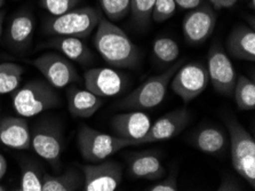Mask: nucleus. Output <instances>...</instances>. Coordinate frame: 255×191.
<instances>
[{"label": "nucleus", "mask_w": 255, "mask_h": 191, "mask_svg": "<svg viewBox=\"0 0 255 191\" xmlns=\"http://www.w3.org/2000/svg\"><path fill=\"white\" fill-rule=\"evenodd\" d=\"M94 46L108 64L121 69H134L140 61V53L134 42L119 26L101 16L96 26Z\"/></svg>", "instance_id": "1"}, {"label": "nucleus", "mask_w": 255, "mask_h": 191, "mask_svg": "<svg viewBox=\"0 0 255 191\" xmlns=\"http://www.w3.org/2000/svg\"><path fill=\"white\" fill-rule=\"evenodd\" d=\"M184 63V60H180L160 75L148 78L132 93L124 97L118 103V107L122 110H146L159 105L165 99L174 73Z\"/></svg>", "instance_id": "2"}, {"label": "nucleus", "mask_w": 255, "mask_h": 191, "mask_svg": "<svg viewBox=\"0 0 255 191\" xmlns=\"http://www.w3.org/2000/svg\"><path fill=\"white\" fill-rule=\"evenodd\" d=\"M61 103L56 89L46 80L33 79L14 91L13 107L16 114L24 118L37 116Z\"/></svg>", "instance_id": "3"}, {"label": "nucleus", "mask_w": 255, "mask_h": 191, "mask_svg": "<svg viewBox=\"0 0 255 191\" xmlns=\"http://www.w3.org/2000/svg\"><path fill=\"white\" fill-rule=\"evenodd\" d=\"M230 135L231 162L236 172L255 188V141L243 125L234 117H227Z\"/></svg>", "instance_id": "4"}, {"label": "nucleus", "mask_w": 255, "mask_h": 191, "mask_svg": "<svg viewBox=\"0 0 255 191\" xmlns=\"http://www.w3.org/2000/svg\"><path fill=\"white\" fill-rule=\"evenodd\" d=\"M102 15L93 7L73 8L67 13L54 16L46 23V32L53 36L86 38L96 29Z\"/></svg>", "instance_id": "5"}, {"label": "nucleus", "mask_w": 255, "mask_h": 191, "mask_svg": "<svg viewBox=\"0 0 255 191\" xmlns=\"http://www.w3.org/2000/svg\"><path fill=\"white\" fill-rule=\"evenodd\" d=\"M128 146L132 144L127 140L96 131L87 125H83L78 132L80 155L85 161L91 164L106 161Z\"/></svg>", "instance_id": "6"}, {"label": "nucleus", "mask_w": 255, "mask_h": 191, "mask_svg": "<svg viewBox=\"0 0 255 191\" xmlns=\"http://www.w3.org/2000/svg\"><path fill=\"white\" fill-rule=\"evenodd\" d=\"M210 83L206 65L199 62H191L181 65L174 73L171 80V88L185 103L194 101L199 96Z\"/></svg>", "instance_id": "7"}, {"label": "nucleus", "mask_w": 255, "mask_h": 191, "mask_svg": "<svg viewBox=\"0 0 255 191\" xmlns=\"http://www.w3.org/2000/svg\"><path fill=\"white\" fill-rule=\"evenodd\" d=\"M45 80L54 88H64L78 83L79 75L72 62L59 53H45L31 61Z\"/></svg>", "instance_id": "8"}, {"label": "nucleus", "mask_w": 255, "mask_h": 191, "mask_svg": "<svg viewBox=\"0 0 255 191\" xmlns=\"http://www.w3.org/2000/svg\"><path fill=\"white\" fill-rule=\"evenodd\" d=\"M206 68L210 81L215 91L228 97L233 96L237 73L233 62L219 42H215L208 50Z\"/></svg>", "instance_id": "9"}, {"label": "nucleus", "mask_w": 255, "mask_h": 191, "mask_svg": "<svg viewBox=\"0 0 255 191\" xmlns=\"http://www.w3.org/2000/svg\"><path fill=\"white\" fill-rule=\"evenodd\" d=\"M85 191H115L123 181V167L111 159L84 166Z\"/></svg>", "instance_id": "10"}, {"label": "nucleus", "mask_w": 255, "mask_h": 191, "mask_svg": "<svg viewBox=\"0 0 255 191\" xmlns=\"http://www.w3.org/2000/svg\"><path fill=\"white\" fill-rule=\"evenodd\" d=\"M216 25V14L208 5L192 9L182 23L183 36L189 44L198 45L212 36Z\"/></svg>", "instance_id": "11"}, {"label": "nucleus", "mask_w": 255, "mask_h": 191, "mask_svg": "<svg viewBox=\"0 0 255 191\" xmlns=\"http://www.w3.org/2000/svg\"><path fill=\"white\" fill-rule=\"evenodd\" d=\"M151 119L142 110H128L116 115L110 125L114 135L127 140L130 144H138L151 126Z\"/></svg>", "instance_id": "12"}, {"label": "nucleus", "mask_w": 255, "mask_h": 191, "mask_svg": "<svg viewBox=\"0 0 255 191\" xmlns=\"http://www.w3.org/2000/svg\"><path fill=\"white\" fill-rule=\"evenodd\" d=\"M85 88L100 97H110L122 93L126 78L111 68H93L84 73Z\"/></svg>", "instance_id": "13"}, {"label": "nucleus", "mask_w": 255, "mask_h": 191, "mask_svg": "<svg viewBox=\"0 0 255 191\" xmlns=\"http://www.w3.org/2000/svg\"><path fill=\"white\" fill-rule=\"evenodd\" d=\"M190 119L191 114L187 109H179V110L168 112L158 119L156 123L151 124L148 133L138 144L165 141V140L175 138L188 126Z\"/></svg>", "instance_id": "14"}, {"label": "nucleus", "mask_w": 255, "mask_h": 191, "mask_svg": "<svg viewBox=\"0 0 255 191\" xmlns=\"http://www.w3.org/2000/svg\"><path fill=\"white\" fill-rule=\"evenodd\" d=\"M31 147L38 156L53 165H59L62 154V135L56 126L45 124L33 128Z\"/></svg>", "instance_id": "15"}, {"label": "nucleus", "mask_w": 255, "mask_h": 191, "mask_svg": "<svg viewBox=\"0 0 255 191\" xmlns=\"http://www.w3.org/2000/svg\"><path fill=\"white\" fill-rule=\"evenodd\" d=\"M0 143L16 150L31 147V131L24 117H5L0 122Z\"/></svg>", "instance_id": "16"}, {"label": "nucleus", "mask_w": 255, "mask_h": 191, "mask_svg": "<svg viewBox=\"0 0 255 191\" xmlns=\"http://www.w3.org/2000/svg\"><path fill=\"white\" fill-rule=\"evenodd\" d=\"M228 53L234 58L255 61V31L247 25H237L227 38Z\"/></svg>", "instance_id": "17"}, {"label": "nucleus", "mask_w": 255, "mask_h": 191, "mask_svg": "<svg viewBox=\"0 0 255 191\" xmlns=\"http://www.w3.org/2000/svg\"><path fill=\"white\" fill-rule=\"evenodd\" d=\"M69 112L76 118H91L102 107V97L86 88L71 86L67 92Z\"/></svg>", "instance_id": "18"}, {"label": "nucleus", "mask_w": 255, "mask_h": 191, "mask_svg": "<svg viewBox=\"0 0 255 191\" xmlns=\"http://www.w3.org/2000/svg\"><path fill=\"white\" fill-rule=\"evenodd\" d=\"M128 172L135 179L156 181L164 178L166 171L157 155L150 151H143L129 158Z\"/></svg>", "instance_id": "19"}, {"label": "nucleus", "mask_w": 255, "mask_h": 191, "mask_svg": "<svg viewBox=\"0 0 255 191\" xmlns=\"http://www.w3.org/2000/svg\"><path fill=\"white\" fill-rule=\"evenodd\" d=\"M46 46L57 49L69 60L79 64H90L94 58L92 50L80 38L55 36Z\"/></svg>", "instance_id": "20"}, {"label": "nucleus", "mask_w": 255, "mask_h": 191, "mask_svg": "<svg viewBox=\"0 0 255 191\" xmlns=\"http://www.w3.org/2000/svg\"><path fill=\"white\" fill-rule=\"evenodd\" d=\"M192 143L197 149L204 154L218 155L227 147V136L225 132L215 126L200 127L196 132Z\"/></svg>", "instance_id": "21"}, {"label": "nucleus", "mask_w": 255, "mask_h": 191, "mask_svg": "<svg viewBox=\"0 0 255 191\" xmlns=\"http://www.w3.org/2000/svg\"><path fill=\"white\" fill-rule=\"evenodd\" d=\"M34 21L29 13H20L11 19L8 29L9 41L16 47H23L30 44L33 36Z\"/></svg>", "instance_id": "22"}, {"label": "nucleus", "mask_w": 255, "mask_h": 191, "mask_svg": "<svg viewBox=\"0 0 255 191\" xmlns=\"http://www.w3.org/2000/svg\"><path fill=\"white\" fill-rule=\"evenodd\" d=\"M83 182L76 170H69L59 177L44 173L41 191H75L82 188Z\"/></svg>", "instance_id": "23"}, {"label": "nucleus", "mask_w": 255, "mask_h": 191, "mask_svg": "<svg viewBox=\"0 0 255 191\" xmlns=\"http://www.w3.org/2000/svg\"><path fill=\"white\" fill-rule=\"evenodd\" d=\"M239 110L250 111L255 108V85L246 76H239L236 80L234 95Z\"/></svg>", "instance_id": "24"}, {"label": "nucleus", "mask_w": 255, "mask_h": 191, "mask_svg": "<svg viewBox=\"0 0 255 191\" xmlns=\"http://www.w3.org/2000/svg\"><path fill=\"white\" fill-rule=\"evenodd\" d=\"M24 69L21 65L3 62L0 64V94H8L20 86Z\"/></svg>", "instance_id": "25"}, {"label": "nucleus", "mask_w": 255, "mask_h": 191, "mask_svg": "<svg viewBox=\"0 0 255 191\" xmlns=\"http://www.w3.org/2000/svg\"><path fill=\"white\" fill-rule=\"evenodd\" d=\"M153 53L164 63L175 62L180 55V48L176 41L171 38H159L153 42Z\"/></svg>", "instance_id": "26"}, {"label": "nucleus", "mask_w": 255, "mask_h": 191, "mask_svg": "<svg viewBox=\"0 0 255 191\" xmlns=\"http://www.w3.org/2000/svg\"><path fill=\"white\" fill-rule=\"evenodd\" d=\"M21 189L22 191H41L42 190V177L44 172L40 167L34 164H26L23 166Z\"/></svg>", "instance_id": "27"}, {"label": "nucleus", "mask_w": 255, "mask_h": 191, "mask_svg": "<svg viewBox=\"0 0 255 191\" xmlns=\"http://www.w3.org/2000/svg\"><path fill=\"white\" fill-rule=\"evenodd\" d=\"M100 5L109 21H121L130 11L129 0H100Z\"/></svg>", "instance_id": "28"}, {"label": "nucleus", "mask_w": 255, "mask_h": 191, "mask_svg": "<svg viewBox=\"0 0 255 191\" xmlns=\"http://www.w3.org/2000/svg\"><path fill=\"white\" fill-rule=\"evenodd\" d=\"M130 13L135 22L140 24H146L151 18L153 5L156 0H129Z\"/></svg>", "instance_id": "29"}, {"label": "nucleus", "mask_w": 255, "mask_h": 191, "mask_svg": "<svg viewBox=\"0 0 255 191\" xmlns=\"http://www.w3.org/2000/svg\"><path fill=\"white\" fill-rule=\"evenodd\" d=\"M176 10V3L174 0H156L153 5L151 18L156 23L165 22L171 18Z\"/></svg>", "instance_id": "30"}, {"label": "nucleus", "mask_w": 255, "mask_h": 191, "mask_svg": "<svg viewBox=\"0 0 255 191\" xmlns=\"http://www.w3.org/2000/svg\"><path fill=\"white\" fill-rule=\"evenodd\" d=\"M79 1L80 0H41L40 5L53 16H59V15L76 8Z\"/></svg>", "instance_id": "31"}, {"label": "nucleus", "mask_w": 255, "mask_h": 191, "mask_svg": "<svg viewBox=\"0 0 255 191\" xmlns=\"http://www.w3.org/2000/svg\"><path fill=\"white\" fill-rule=\"evenodd\" d=\"M179 186H177V177L176 171H172L166 179L157 182L156 185L149 187L148 191H177Z\"/></svg>", "instance_id": "32"}, {"label": "nucleus", "mask_w": 255, "mask_h": 191, "mask_svg": "<svg viewBox=\"0 0 255 191\" xmlns=\"http://www.w3.org/2000/svg\"><path fill=\"white\" fill-rule=\"evenodd\" d=\"M219 191H238L243 190L242 186L239 185V182L236 180L234 177H227L223 179L221 185L218 188Z\"/></svg>", "instance_id": "33"}, {"label": "nucleus", "mask_w": 255, "mask_h": 191, "mask_svg": "<svg viewBox=\"0 0 255 191\" xmlns=\"http://www.w3.org/2000/svg\"><path fill=\"white\" fill-rule=\"evenodd\" d=\"M176 6H180L183 9H194L202 5L203 0H174Z\"/></svg>", "instance_id": "34"}, {"label": "nucleus", "mask_w": 255, "mask_h": 191, "mask_svg": "<svg viewBox=\"0 0 255 191\" xmlns=\"http://www.w3.org/2000/svg\"><path fill=\"white\" fill-rule=\"evenodd\" d=\"M215 9H226L231 8L237 2V0H210Z\"/></svg>", "instance_id": "35"}, {"label": "nucleus", "mask_w": 255, "mask_h": 191, "mask_svg": "<svg viewBox=\"0 0 255 191\" xmlns=\"http://www.w3.org/2000/svg\"><path fill=\"white\" fill-rule=\"evenodd\" d=\"M7 171V162L3 156L0 154V180L3 178V175L6 174Z\"/></svg>", "instance_id": "36"}, {"label": "nucleus", "mask_w": 255, "mask_h": 191, "mask_svg": "<svg viewBox=\"0 0 255 191\" xmlns=\"http://www.w3.org/2000/svg\"><path fill=\"white\" fill-rule=\"evenodd\" d=\"M3 17H5V13H3V11H0V37H1V33H2Z\"/></svg>", "instance_id": "37"}, {"label": "nucleus", "mask_w": 255, "mask_h": 191, "mask_svg": "<svg viewBox=\"0 0 255 191\" xmlns=\"http://www.w3.org/2000/svg\"><path fill=\"white\" fill-rule=\"evenodd\" d=\"M251 7H252V8L255 7V0H251Z\"/></svg>", "instance_id": "38"}, {"label": "nucleus", "mask_w": 255, "mask_h": 191, "mask_svg": "<svg viewBox=\"0 0 255 191\" xmlns=\"http://www.w3.org/2000/svg\"><path fill=\"white\" fill-rule=\"evenodd\" d=\"M3 3H5V0H0V9H1V7L3 6Z\"/></svg>", "instance_id": "39"}, {"label": "nucleus", "mask_w": 255, "mask_h": 191, "mask_svg": "<svg viewBox=\"0 0 255 191\" xmlns=\"http://www.w3.org/2000/svg\"><path fill=\"white\" fill-rule=\"evenodd\" d=\"M0 191H5V188L2 186H0Z\"/></svg>", "instance_id": "40"}, {"label": "nucleus", "mask_w": 255, "mask_h": 191, "mask_svg": "<svg viewBox=\"0 0 255 191\" xmlns=\"http://www.w3.org/2000/svg\"><path fill=\"white\" fill-rule=\"evenodd\" d=\"M0 122H1V116H0Z\"/></svg>", "instance_id": "41"}]
</instances>
